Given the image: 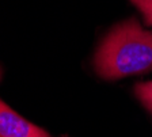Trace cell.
Returning a JSON list of instances; mask_svg holds the SVG:
<instances>
[{
	"instance_id": "cell-4",
	"label": "cell",
	"mask_w": 152,
	"mask_h": 137,
	"mask_svg": "<svg viewBox=\"0 0 152 137\" xmlns=\"http://www.w3.org/2000/svg\"><path fill=\"white\" fill-rule=\"evenodd\" d=\"M132 3L142 14L147 25L152 27V0H132Z\"/></svg>"
},
{
	"instance_id": "cell-2",
	"label": "cell",
	"mask_w": 152,
	"mask_h": 137,
	"mask_svg": "<svg viewBox=\"0 0 152 137\" xmlns=\"http://www.w3.org/2000/svg\"><path fill=\"white\" fill-rule=\"evenodd\" d=\"M0 137H52L45 129L27 121L0 99Z\"/></svg>"
},
{
	"instance_id": "cell-3",
	"label": "cell",
	"mask_w": 152,
	"mask_h": 137,
	"mask_svg": "<svg viewBox=\"0 0 152 137\" xmlns=\"http://www.w3.org/2000/svg\"><path fill=\"white\" fill-rule=\"evenodd\" d=\"M134 94L140 103L152 114V80L137 83L134 86Z\"/></svg>"
},
{
	"instance_id": "cell-1",
	"label": "cell",
	"mask_w": 152,
	"mask_h": 137,
	"mask_svg": "<svg viewBox=\"0 0 152 137\" xmlns=\"http://www.w3.org/2000/svg\"><path fill=\"white\" fill-rule=\"evenodd\" d=\"M94 67L106 80L152 71V31L142 29L134 19L117 25L99 45Z\"/></svg>"
}]
</instances>
